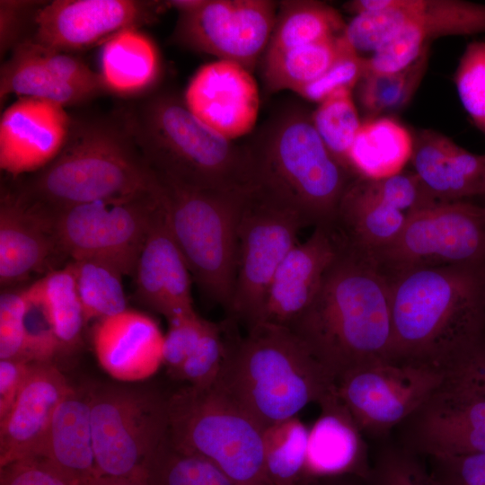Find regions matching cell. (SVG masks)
I'll use <instances>...</instances> for the list:
<instances>
[{"label": "cell", "mask_w": 485, "mask_h": 485, "mask_svg": "<svg viewBox=\"0 0 485 485\" xmlns=\"http://www.w3.org/2000/svg\"><path fill=\"white\" fill-rule=\"evenodd\" d=\"M446 376L485 397V336L446 371Z\"/></svg>", "instance_id": "52"}, {"label": "cell", "mask_w": 485, "mask_h": 485, "mask_svg": "<svg viewBox=\"0 0 485 485\" xmlns=\"http://www.w3.org/2000/svg\"><path fill=\"white\" fill-rule=\"evenodd\" d=\"M233 321L225 323L208 321L197 346L172 377L189 385L207 387L216 384L235 338H229Z\"/></svg>", "instance_id": "40"}, {"label": "cell", "mask_w": 485, "mask_h": 485, "mask_svg": "<svg viewBox=\"0 0 485 485\" xmlns=\"http://www.w3.org/2000/svg\"><path fill=\"white\" fill-rule=\"evenodd\" d=\"M454 82L463 109L485 135V41L474 40L466 46Z\"/></svg>", "instance_id": "42"}, {"label": "cell", "mask_w": 485, "mask_h": 485, "mask_svg": "<svg viewBox=\"0 0 485 485\" xmlns=\"http://www.w3.org/2000/svg\"><path fill=\"white\" fill-rule=\"evenodd\" d=\"M159 180L171 231L192 278L207 299L227 310L236 272L237 226L251 191L201 190Z\"/></svg>", "instance_id": "8"}, {"label": "cell", "mask_w": 485, "mask_h": 485, "mask_svg": "<svg viewBox=\"0 0 485 485\" xmlns=\"http://www.w3.org/2000/svg\"><path fill=\"white\" fill-rule=\"evenodd\" d=\"M368 485H440L420 456L401 445L384 447L371 464Z\"/></svg>", "instance_id": "43"}, {"label": "cell", "mask_w": 485, "mask_h": 485, "mask_svg": "<svg viewBox=\"0 0 485 485\" xmlns=\"http://www.w3.org/2000/svg\"><path fill=\"white\" fill-rule=\"evenodd\" d=\"M71 115L65 107L40 99L19 98L0 119V168L17 178L48 164L67 138Z\"/></svg>", "instance_id": "19"}, {"label": "cell", "mask_w": 485, "mask_h": 485, "mask_svg": "<svg viewBox=\"0 0 485 485\" xmlns=\"http://www.w3.org/2000/svg\"><path fill=\"white\" fill-rule=\"evenodd\" d=\"M116 112L159 178L216 191L254 189L246 146H238L205 126L177 92L151 91L125 101Z\"/></svg>", "instance_id": "4"}, {"label": "cell", "mask_w": 485, "mask_h": 485, "mask_svg": "<svg viewBox=\"0 0 485 485\" xmlns=\"http://www.w3.org/2000/svg\"><path fill=\"white\" fill-rule=\"evenodd\" d=\"M312 121L329 151L348 170V154L362 124L352 90L340 89L321 101Z\"/></svg>", "instance_id": "38"}, {"label": "cell", "mask_w": 485, "mask_h": 485, "mask_svg": "<svg viewBox=\"0 0 485 485\" xmlns=\"http://www.w3.org/2000/svg\"><path fill=\"white\" fill-rule=\"evenodd\" d=\"M91 427L101 477L146 478L167 432V398L158 392L92 384Z\"/></svg>", "instance_id": "9"}, {"label": "cell", "mask_w": 485, "mask_h": 485, "mask_svg": "<svg viewBox=\"0 0 485 485\" xmlns=\"http://www.w3.org/2000/svg\"><path fill=\"white\" fill-rule=\"evenodd\" d=\"M365 73V57L357 53L341 34L340 50L329 69L319 78L296 93L303 98L321 102L340 89L353 90Z\"/></svg>", "instance_id": "44"}, {"label": "cell", "mask_w": 485, "mask_h": 485, "mask_svg": "<svg viewBox=\"0 0 485 485\" xmlns=\"http://www.w3.org/2000/svg\"><path fill=\"white\" fill-rule=\"evenodd\" d=\"M278 9V2L271 0H200L178 12L171 40L252 73L268 47Z\"/></svg>", "instance_id": "14"}, {"label": "cell", "mask_w": 485, "mask_h": 485, "mask_svg": "<svg viewBox=\"0 0 485 485\" xmlns=\"http://www.w3.org/2000/svg\"><path fill=\"white\" fill-rule=\"evenodd\" d=\"M41 281L61 351L75 349L86 322L70 265L49 272Z\"/></svg>", "instance_id": "37"}, {"label": "cell", "mask_w": 485, "mask_h": 485, "mask_svg": "<svg viewBox=\"0 0 485 485\" xmlns=\"http://www.w3.org/2000/svg\"><path fill=\"white\" fill-rule=\"evenodd\" d=\"M165 1L54 0L38 11L31 40L45 48L71 52L105 41L119 31L153 24Z\"/></svg>", "instance_id": "16"}, {"label": "cell", "mask_w": 485, "mask_h": 485, "mask_svg": "<svg viewBox=\"0 0 485 485\" xmlns=\"http://www.w3.org/2000/svg\"><path fill=\"white\" fill-rule=\"evenodd\" d=\"M11 94L48 101L66 108L82 104L101 93L58 78L21 48H15L1 66V103Z\"/></svg>", "instance_id": "31"}, {"label": "cell", "mask_w": 485, "mask_h": 485, "mask_svg": "<svg viewBox=\"0 0 485 485\" xmlns=\"http://www.w3.org/2000/svg\"><path fill=\"white\" fill-rule=\"evenodd\" d=\"M445 378V371L432 366L385 360L346 372L335 381V392L364 436L382 437Z\"/></svg>", "instance_id": "13"}, {"label": "cell", "mask_w": 485, "mask_h": 485, "mask_svg": "<svg viewBox=\"0 0 485 485\" xmlns=\"http://www.w3.org/2000/svg\"><path fill=\"white\" fill-rule=\"evenodd\" d=\"M339 248L325 226H315L307 240L295 244L272 278L259 323L290 328L312 303Z\"/></svg>", "instance_id": "21"}, {"label": "cell", "mask_w": 485, "mask_h": 485, "mask_svg": "<svg viewBox=\"0 0 485 485\" xmlns=\"http://www.w3.org/2000/svg\"><path fill=\"white\" fill-rule=\"evenodd\" d=\"M245 146L254 188L295 210L306 225L332 228L340 200L356 177L329 151L312 114L289 105Z\"/></svg>", "instance_id": "5"}, {"label": "cell", "mask_w": 485, "mask_h": 485, "mask_svg": "<svg viewBox=\"0 0 485 485\" xmlns=\"http://www.w3.org/2000/svg\"><path fill=\"white\" fill-rule=\"evenodd\" d=\"M0 485H79L42 457H31L0 467Z\"/></svg>", "instance_id": "51"}, {"label": "cell", "mask_w": 485, "mask_h": 485, "mask_svg": "<svg viewBox=\"0 0 485 485\" xmlns=\"http://www.w3.org/2000/svg\"><path fill=\"white\" fill-rule=\"evenodd\" d=\"M93 485H151L146 478L101 477Z\"/></svg>", "instance_id": "55"}, {"label": "cell", "mask_w": 485, "mask_h": 485, "mask_svg": "<svg viewBox=\"0 0 485 485\" xmlns=\"http://www.w3.org/2000/svg\"><path fill=\"white\" fill-rule=\"evenodd\" d=\"M307 226L291 207L254 188L246 197L237 226L236 272L229 318L247 329L259 323L272 278Z\"/></svg>", "instance_id": "11"}, {"label": "cell", "mask_w": 485, "mask_h": 485, "mask_svg": "<svg viewBox=\"0 0 485 485\" xmlns=\"http://www.w3.org/2000/svg\"><path fill=\"white\" fill-rule=\"evenodd\" d=\"M288 329L334 383L354 368L392 360L389 279L371 259L340 245L312 303Z\"/></svg>", "instance_id": "2"}, {"label": "cell", "mask_w": 485, "mask_h": 485, "mask_svg": "<svg viewBox=\"0 0 485 485\" xmlns=\"http://www.w3.org/2000/svg\"><path fill=\"white\" fill-rule=\"evenodd\" d=\"M482 32H485V4L463 0H403L401 30L365 57V73L401 71L429 48L433 40Z\"/></svg>", "instance_id": "17"}, {"label": "cell", "mask_w": 485, "mask_h": 485, "mask_svg": "<svg viewBox=\"0 0 485 485\" xmlns=\"http://www.w3.org/2000/svg\"><path fill=\"white\" fill-rule=\"evenodd\" d=\"M93 346L101 366L119 381L146 379L163 365L164 334L152 317L134 310L99 320Z\"/></svg>", "instance_id": "23"}, {"label": "cell", "mask_w": 485, "mask_h": 485, "mask_svg": "<svg viewBox=\"0 0 485 485\" xmlns=\"http://www.w3.org/2000/svg\"><path fill=\"white\" fill-rule=\"evenodd\" d=\"M70 388L54 364L32 363L13 405L0 420V467L40 456L55 410Z\"/></svg>", "instance_id": "20"}, {"label": "cell", "mask_w": 485, "mask_h": 485, "mask_svg": "<svg viewBox=\"0 0 485 485\" xmlns=\"http://www.w3.org/2000/svg\"><path fill=\"white\" fill-rule=\"evenodd\" d=\"M82 302L85 322L103 319L127 310L123 274L114 266L93 259L69 264Z\"/></svg>", "instance_id": "36"}, {"label": "cell", "mask_w": 485, "mask_h": 485, "mask_svg": "<svg viewBox=\"0 0 485 485\" xmlns=\"http://www.w3.org/2000/svg\"><path fill=\"white\" fill-rule=\"evenodd\" d=\"M24 289L0 296V359H22L24 348Z\"/></svg>", "instance_id": "49"}, {"label": "cell", "mask_w": 485, "mask_h": 485, "mask_svg": "<svg viewBox=\"0 0 485 485\" xmlns=\"http://www.w3.org/2000/svg\"><path fill=\"white\" fill-rule=\"evenodd\" d=\"M160 188L158 176L115 110L104 116H71L69 133L59 154L13 191L50 215Z\"/></svg>", "instance_id": "3"}, {"label": "cell", "mask_w": 485, "mask_h": 485, "mask_svg": "<svg viewBox=\"0 0 485 485\" xmlns=\"http://www.w3.org/2000/svg\"><path fill=\"white\" fill-rule=\"evenodd\" d=\"M162 207L161 184L158 190L84 203L48 216L60 251L73 260L105 261L124 276L135 274L140 252Z\"/></svg>", "instance_id": "10"}, {"label": "cell", "mask_w": 485, "mask_h": 485, "mask_svg": "<svg viewBox=\"0 0 485 485\" xmlns=\"http://www.w3.org/2000/svg\"><path fill=\"white\" fill-rule=\"evenodd\" d=\"M413 135L397 119L380 116L362 121L347 157L356 177L382 180L401 172L410 162Z\"/></svg>", "instance_id": "30"}, {"label": "cell", "mask_w": 485, "mask_h": 485, "mask_svg": "<svg viewBox=\"0 0 485 485\" xmlns=\"http://www.w3.org/2000/svg\"><path fill=\"white\" fill-rule=\"evenodd\" d=\"M341 34L320 42L262 57V75L270 93H297L322 75L340 50Z\"/></svg>", "instance_id": "33"}, {"label": "cell", "mask_w": 485, "mask_h": 485, "mask_svg": "<svg viewBox=\"0 0 485 485\" xmlns=\"http://www.w3.org/2000/svg\"><path fill=\"white\" fill-rule=\"evenodd\" d=\"M92 384L71 386L57 405L40 456L79 485L101 478L93 449Z\"/></svg>", "instance_id": "27"}, {"label": "cell", "mask_w": 485, "mask_h": 485, "mask_svg": "<svg viewBox=\"0 0 485 485\" xmlns=\"http://www.w3.org/2000/svg\"><path fill=\"white\" fill-rule=\"evenodd\" d=\"M16 48L62 80L91 88L101 94L108 92L100 73L92 70L83 60L67 52L45 48L31 39Z\"/></svg>", "instance_id": "46"}, {"label": "cell", "mask_w": 485, "mask_h": 485, "mask_svg": "<svg viewBox=\"0 0 485 485\" xmlns=\"http://www.w3.org/2000/svg\"><path fill=\"white\" fill-rule=\"evenodd\" d=\"M57 250L50 216L23 201L13 190L2 192L1 284L15 283L39 271Z\"/></svg>", "instance_id": "26"}, {"label": "cell", "mask_w": 485, "mask_h": 485, "mask_svg": "<svg viewBox=\"0 0 485 485\" xmlns=\"http://www.w3.org/2000/svg\"><path fill=\"white\" fill-rule=\"evenodd\" d=\"M262 433L263 428L216 384H188L167 398L169 444L209 461L235 485H273Z\"/></svg>", "instance_id": "7"}, {"label": "cell", "mask_w": 485, "mask_h": 485, "mask_svg": "<svg viewBox=\"0 0 485 485\" xmlns=\"http://www.w3.org/2000/svg\"><path fill=\"white\" fill-rule=\"evenodd\" d=\"M369 259L387 278L423 268L485 264V205L460 200L414 213L397 239Z\"/></svg>", "instance_id": "12"}, {"label": "cell", "mask_w": 485, "mask_h": 485, "mask_svg": "<svg viewBox=\"0 0 485 485\" xmlns=\"http://www.w3.org/2000/svg\"><path fill=\"white\" fill-rule=\"evenodd\" d=\"M412 135L410 163L436 201L485 196V154L471 153L432 129H420Z\"/></svg>", "instance_id": "25"}, {"label": "cell", "mask_w": 485, "mask_h": 485, "mask_svg": "<svg viewBox=\"0 0 485 485\" xmlns=\"http://www.w3.org/2000/svg\"><path fill=\"white\" fill-rule=\"evenodd\" d=\"M429 48L401 71L363 75L357 85V99L367 119L395 112L409 103L427 70Z\"/></svg>", "instance_id": "35"}, {"label": "cell", "mask_w": 485, "mask_h": 485, "mask_svg": "<svg viewBox=\"0 0 485 485\" xmlns=\"http://www.w3.org/2000/svg\"><path fill=\"white\" fill-rule=\"evenodd\" d=\"M429 461V471L440 485H485V452Z\"/></svg>", "instance_id": "50"}, {"label": "cell", "mask_w": 485, "mask_h": 485, "mask_svg": "<svg viewBox=\"0 0 485 485\" xmlns=\"http://www.w3.org/2000/svg\"><path fill=\"white\" fill-rule=\"evenodd\" d=\"M32 363L24 359H0V420L10 411L22 388Z\"/></svg>", "instance_id": "53"}, {"label": "cell", "mask_w": 485, "mask_h": 485, "mask_svg": "<svg viewBox=\"0 0 485 485\" xmlns=\"http://www.w3.org/2000/svg\"><path fill=\"white\" fill-rule=\"evenodd\" d=\"M134 275L137 299L167 321L195 311L190 272L171 231L163 198Z\"/></svg>", "instance_id": "22"}, {"label": "cell", "mask_w": 485, "mask_h": 485, "mask_svg": "<svg viewBox=\"0 0 485 485\" xmlns=\"http://www.w3.org/2000/svg\"><path fill=\"white\" fill-rule=\"evenodd\" d=\"M46 1L1 0L0 1V53L13 51L23 41L31 39L30 30L39 9Z\"/></svg>", "instance_id": "48"}, {"label": "cell", "mask_w": 485, "mask_h": 485, "mask_svg": "<svg viewBox=\"0 0 485 485\" xmlns=\"http://www.w3.org/2000/svg\"><path fill=\"white\" fill-rule=\"evenodd\" d=\"M366 181L375 196L403 212L408 217L439 204L413 171H402L385 179L366 180Z\"/></svg>", "instance_id": "45"}, {"label": "cell", "mask_w": 485, "mask_h": 485, "mask_svg": "<svg viewBox=\"0 0 485 485\" xmlns=\"http://www.w3.org/2000/svg\"><path fill=\"white\" fill-rule=\"evenodd\" d=\"M167 322L163 365L172 376L197 346L208 321L194 311L172 317Z\"/></svg>", "instance_id": "47"}, {"label": "cell", "mask_w": 485, "mask_h": 485, "mask_svg": "<svg viewBox=\"0 0 485 485\" xmlns=\"http://www.w3.org/2000/svg\"><path fill=\"white\" fill-rule=\"evenodd\" d=\"M191 113L208 128L234 141L250 133L257 121V84L242 66L219 60L201 66L183 95Z\"/></svg>", "instance_id": "18"}, {"label": "cell", "mask_w": 485, "mask_h": 485, "mask_svg": "<svg viewBox=\"0 0 485 485\" xmlns=\"http://www.w3.org/2000/svg\"><path fill=\"white\" fill-rule=\"evenodd\" d=\"M345 26L340 13L325 3L312 0L278 2L276 22L263 56L340 36Z\"/></svg>", "instance_id": "32"}, {"label": "cell", "mask_w": 485, "mask_h": 485, "mask_svg": "<svg viewBox=\"0 0 485 485\" xmlns=\"http://www.w3.org/2000/svg\"><path fill=\"white\" fill-rule=\"evenodd\" d=\"M387 278L392 361L446 373L485 336V264L410 269Z\"/></svg>", "instance_id": "1"}, {"label": "cell", "mask_w": 485, "mask_h": 485, "mask_svg": "<svg viewBox=\"0 0 485 485\" xmlns=\"http://www.w3.org/2000/svg\"><path fill=\"white\" fill-rule=\"evenodd\" d=\"M401 446L422 457L485 452V397L449 379L399 427Z\"/></svg>", "instance_id": "15"}, {"label": "cell", "mask_w": 485, "mask_h": 485, "mask_svg": "<svg viewBox=\"0 0 485 485\" xmlns=\"http://www.w3.org/2000/svg\"><path fill=\"white\" fill-rule=\"evenodd\" d=\"M161 60L154 42L139 29H125L103 42L101 75L108 92L136 98L154 87Z\"/></svg>", "instance_id": "29"}, {"label": "cell", "mask_w": 485, "mask_h": 485, "mask_svg": "<svg viewBox=\"0 0 485 485\" xmlns=\"http://www.w3.org/2000/svg\"><path fill=\"white\" fill-rule=\"evenodd\" d=\"M319 417L309 428L304 481L355 476L367 482L371 464L364 434L335 392L318 403Z\"/></svg>", "instance_id": "24"}, {"label": "cell", "mask_w": 485, "mask_h": 485, "mask_svg": "<svg viewBox=\"0 0 485 485\" xmlns=\"http://www.w3.org/2000/svg\"><path fill=\"white\" fill-rule=\"evenodd\" d=\"M408 216L375 196L366 180L347 188L331 228L339 244L370 258L399 236Z\"/></svg>", "instance_id": "28"}, {"label": "cell", "mask_w": 485, "mask_h": 485, "mask_svg": "<svg viewBox=\"0 0 485 485\" xmlns=\"http://www.w3.org/2000/svg\"><path fill=\"white\" fill-rule=\"evenodd\" d=\"M299 485H368V483L355 476H336L308 479Z\"/></svg>", "instance_id": "54"}, {"label": "cell", "mask_w": 485, "mask_h": 485, "mask_svg": "<svg viewBox=\"0 0 485 485\" xmlns=\"http://www.w3.org/2000/svg\"><path fill=\"white\" fill-rule=\"evenodd\" d=\"M235 338L216 385L263 428L319 403L334 380L288 328L258 323Z\"/></svg>", "instance_id": "6"}, {"label": "cell", "mask_w": 485, "mask_h": 485, "mask_svg": "<svg viewBox=\"0 0 485 485\" xmlns=\"http://www.w3.org/2000/svg\"><path fill=\"white\" fill-rule=\"evenodd\" d=\"M309 428L298 416L263 428L266 470L273 485H299L304 481Z\"/></svg>", "instance_id": "34"}, {"label": "cell", "mask_w": 485, "mask_h": 485, "mask_svg": "<svg viewBox=\"0 0 485 485\" xmlns=\"http://www.w3.org/2000/svg\"><path fill=\"white\" fill-rule=\"evenodd\" d=\"M24 348L30 363L51 362L61 352L60 343L45 300L41 278L24 288Z\"/></svg>", "instance_id": "41"}, {"label": "cell", "mask_w": 485, "mask_h": 485, "mask_svg": "<svg viewBox=\"0 0 485 485\" xmlns=\"http://www.w3.org/2000/svg\"><path fill=\"white\" fill-rule=\"evenodd\" d=\"M151 485H235L209 461L174 449L164 440L147 470Z\"/></svg>", "instance_id": "39"}]
</instances>
